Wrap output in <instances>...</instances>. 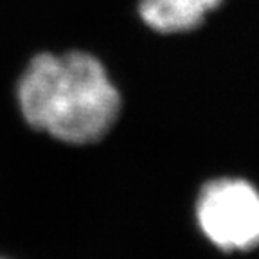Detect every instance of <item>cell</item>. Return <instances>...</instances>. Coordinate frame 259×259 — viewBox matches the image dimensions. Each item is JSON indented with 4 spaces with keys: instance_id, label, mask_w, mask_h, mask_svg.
<instances>
[{
    "instance_id": "7a4b0ae2",
    "label": "cell",
    "mask_w": 259,
    "mask_h": 259,
    "mask_svg": "<svg viewBox=\"0 0 259 259\" xmlns=\"http://www.w3.org/2000/svg\"><path fill=\"white\" fill-rule=\"evenodd\" d=\"M196 220L212 245L227 252L259 247V191L241 178H216L202 187Z\"/></svg>"
},
{
    "instance_id": "3957f363",
    "label": "cell",
    "mask_w": 259,
    "mask_h": 259,
    "mask_svg": "<svg viewBox=\"0 0 259 259\" xmlns=\"http://www.w3.org/2000/svg\"><path fill=\"white\" fill-rule=\"evenodd\" d=\"M223 0H139V15L158 32H187L200 27Z\"/></svg>"
},
{
    "instance_id": "6da1fadb",
    "label": "cell",
    "mask_w": 259,
    "mask_h": 259,
    "mask_svg": "<svg viewBox=\"0 0 259 259\" xmlns=\"http://www.w3.org/2000/svg\"><path fill=\"white\" fill-rule=\"evenodd\" d=\"M18 105L34 130L69 144H90L117 121L121 97L101 61L72 51L32 58L18 81Z\"/></svg>"
}]
</instances>
